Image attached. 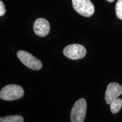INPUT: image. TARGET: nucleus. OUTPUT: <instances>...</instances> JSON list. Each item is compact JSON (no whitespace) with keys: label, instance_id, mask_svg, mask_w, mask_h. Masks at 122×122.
I'll use <instances>...</instances> for the list:
<instances>
[{"label":"nucleus","instance_id":"9d476101","mask_svg":"<svg viewBox=\"0 0 122 122\" xmlns=\"http://www.w3.org/2000/svg\"><path fill=\"white\" fill-rule=\"evenodd\" d=\"M116 15L117 17L122 20V0H118L115 7Z\"/></svg>","mask_w":122,"mask_h":122},{"label":"nucleus","instance_id":"9b49d317","mask_svg":"<svg viewBox=\"0 0 122 122\" xmlns=\"http://www.w3.org/2000/svg\"><path fill=\"white\" fill-rule=\"evenodd\" d=\"M6 12V9L4 3L0 0V16H3Z\"/></svg>","mask_w":122,"mask_h":122},{"label":"nucleus","instance_id":"ddd939ff","mask_svg":"<svg viewBox=\"0 0 122 122\" xmlns=\"http://www.w3.org/2000/svg\"></svg>","mask_w":122,"mask_h":122},{"label":"nucleus","instance_id":"20e7f679","mask_svg":"<svg viewBox=\"0 0 122 122\" xmlns=\"http://www.w3.org/2000/svg\"><path fill=\"white\" fill-rule=\"evenodd\" d=\"M73 7L79 14L90 17L94 13V6L90 0H72Z\"/></svg>","mask_w":122,"mask_h":122},{"label":"nucleus","instance_id":"0eeeda50","mask_svg":"<svg viewBox=\"0 0 122 122\" xmlns=\"http://www.w3.org/2000/svg\"><path fill=\"white\" fill-rule=\"evenodd\" d=\"M33 30L35 34L37 36L40 37H44L49 33V23L44 18H39L36 20L33 24Z\"/></svg>","mask_w":122,"mask_h":122},{"label":"nucleus","instance_id":"1a4fd4ad","mask_svg":"<svg viewBox=\"0 0 122 122\" xmlns=\"http://www.w3.org/2000/svg\"><path fill=\"white\" fill-rule=\"evenodd\" d=\"M24 119L20 115H10L0 118V122H23Z\"/></svg>","mask_w":122,"mask_h":122},{"label":"nucleus","instance_id":"f03ea898","mask_svg":"<svg viewBox=\"0 0 122 122\" xmlns=\"http://www.w3.org/2000/svg\"><path fill=\"white\" fill-rule=\"evenodd\" d=\"M86 112V102L84 98H81L75 102L71 111V122H84Z\"/></svg>","mask_w":122,"mask_h":122},{"label":"nucleus","instance_id":"6e6552de","mask_svg":"<svg viewBox=\"0 0 122 122\" xmlns=\"http://www.w3.org/2000/svg\"><path fill=\"white\" fill-rule=\"evenodd\" d=\"M122 106V100L120 98H117L113 100L110 103V110L112 113H118L121 109Z\"/></svg>","mask_w":122,"mask_h":122},{"label":"nucleus","instance_id":"f257e3e1","mask_svg":"<svg viewBox=\"0 0 122 122\" xmlns=\"http://www.w3.org/2000/svg\"><path fill=\"white\" fill-rule=\"evenodd\" d=\"M24 94V90L22 86L15 84L7 85L1 89L0 92V98L2 100H16L22 98Z\"/></svg>","mask_w":122,"mask_h":122},{"label":"nucleus","instance_id":"f8f14e48","mask_svg":"<svg viewBox=\"0 0 122 122\" xmlns=\"http://www.w3.org/2000/svg\"><path fill=\"white\" fill-rule=\"evenodd\" d=\"M106 1H109V2H114L115 0H106Z\"/></svg>","mask_w":122,"mask_h":122},{"label":"nucleus","instance_id":"423d86ee","mask_svg":"<svg viewBox=\"0 0 122 122\" xmlns=\"http://www.w3.org/2000/svg\"><path fill=\"white\" fill-rule=\"evenodd\" d=\"M122 94V85L117 83H111L107 85L105 100L107 104L110 105L112 101L118 98Z\"/></svg>","mask_w":122,"mask_h":122},{"label":"nucleus","instance_id":"7ed1b4c3","mask_svg":"<svg viewBox=\"0 0 122 122\" xmlns=\"http://www.w3.org/2000/svg\"><path fill=\"white\" fill-rule=\"evenodd\" d=\"M17 56L22 63L30 69L39 70L42 68V65L41 61L30 53L19 50L17 53Z\"/></svg>","mask_w":122,"mask_h":122},{"label":"nucleus","instance_id":"39448f33","mask_svg":"<svg viewBox=\"0 0 122 122\" xmlns=\"http://www.w3.org/2000/svg\"><path fill=\"white\" fill-rule=\"evenodd\" d=\"M63 54L68 58L78 60L85 57L86 50L84 46L80 44H71L65 47L63 49Z\"/></svg>","mask_w":122,"mask_h":122}]
</instances>
